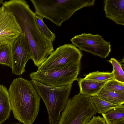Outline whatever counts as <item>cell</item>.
Instances as JSON below:
<instances>
[{"label":"cell","instance_id":"1","mask_svg":"<svg viewBox=\"0 0 124 124\" xmlns=\"http://www.w3.org/2000/svg\"><path fill=\"white\" fill-rule=\"evenodd\" d=\"M12 12L30 45L31 59L38 67L54 51L53 43L46 40L37 26L35 13L24 0L6 1L2 5Z\"/></svg>","mask_w":124,"mask_h":124},{"label":"cell","instance_id":"2","mask_svg":"<svg viewBox=\"0 0 124 124\" xmlns=\"http://www.w3.org/2000/svg\"><path fill=\"white\" fill-rule=\"evenodd\" d=\"M14 118L24 124H32L38 115L40 98L30 81L14 79L8 90Z\"/></svg>","mask_w":124,"mask_h":124},{"label":"cell","instance_id":"3","mask_svg":"<svg viewBox=\"0 0 124 124\" xmlns=\"http://www.w3.org/2000/svg\"><path fill=\"white\" fill-rule=\"evenodd\" d=\"M35 13L50 20L58 26L69 19L77 11L92 6L95 0H30Z\"/></svg>","mask_w":124,"mask_h":124},{"label":"cell","instance_id":"4","mask_svg":"<svg viewBox=\"0 0 124 124\" xmlns=\"http://www.w3.org/2000/svg\"><path fill=\"white\" fill-rule=\"evenodd\" d=\"M30 81L46 106L49 124H57L61 113L69 100L72 83L55 87L44 85L32 79Z\"/></svg>","mask_w":124,"mask_h":124},{"label":"cell","instance_id":"5","mask_svg":"<svg viewBox=\"0 0 124 124\" xmlns=\"http://www.w3.org/2000/svg\"><path fill=\"white\" fill-rule=\"evenodd\" d=\"M97 113L91 96L79 92L69 99L57 124H85Z\"/></svg>","mask_w":124,"mask_h":124},{"label":"cell","instance_id":"6","mask_svg":"<svg viewBox=\"0 0 124 124\" xmlns=\"http://www.w3.org/2000/svg\"><path fill=\"white\" fill-rule=\"evenodd\" d=\"M80 60L63 67L31 73V79L48 86L60 87L77 80L80 70Z\"/></svg>","mask_w":124,"mask_h":124},{"label":"cell","instance_id":"7","mask_svg":"<svg viewBox=\"0 0 124 124\" xmlns=\"http://www.w3.org/2000/svg\"><path fill=\"white\" fill-rule=\"evenodd\" d=\"M81 51L72 44L60 46L53 51L39 67L37 70L44 71L64 67L81 60Z\"/></svg>","mask_w":124,"mask_h":124},{"label":"cell","instance_id":"8","mask_svg":"<svg viewBox=\"0 0 124 124\" xmlns=\"http://www.w3.org/2000/svg\"><path fill=\"white\" fill-rule=\"evenodd\" d=\"M70 40L72 44L80 50L101 58H106L111 51L110 42L105 41L101 36L98 34L83 33L75 36Z\"/></svg>","mask_w":124,"mask_h":124},{"label":"cell","instance_id":"9","mask_svg":"<svg viewBox=\"0 0 124 124\" xmlns=\"http://www.w3.org/2000/svg\"><path fill=\"white\" fill-rule=\"evenodd\" d=\"M11 46L12 73L21 75L25 71L26 64L31 57V48L24 33L22 32Z\"/></svg>","mask_w":124,"mask_h":124},{"label":"cell","instance_id":"10","mask_svg":"<svg viewBox=\"0 0 124 124\" xmlns=\"http://www.w3.org/2000/svg\"><path fill=\"white\" fill-rule=\"evenodd\" d=\"M22 32L13 13L2 5L0 7V43L11 45Z\"/></svg>","mask_w":124,"mask_h":124},{"label":"cell","instance_id":"11","mask_svg":"<svg viewBox=\"0 0 124 124\" xmlns=\"http://www.w3.org/2000/svg\"><path fill=\"white\" fill-rule=\"evenodd\" d=\"M104 2L106 17L117 24L124 25V0H105Z\"/></svg>","mask_w":124,"mask_h":124},{"label":"cell","instance_id":"12","mask_svg":"<svg viewBox=\"0 0 124 124\" xmlns=\"http://www.w3.org/2000/svg\"><path fill=\"white\" fill-rule=\"evenodd\" d=\"M80 92L86 95L93 96L98 94L107 82H99L84 78H78Z\"/></svg>","mask_w":124,"mask_h":124},{"label":"cell","instance_id":"13","mask_svg":"<svg viewBox=\"0 0 124 124\" xmlns=\"http://www.w3.org/2000/svg\"><path fill=\"white\" fill-rule=\"evenodd\" d=\"M11 110L8 90L3 85H0V124L9 118Z\"/></svg>","mask_w":124,"mask_h":124},{"label":"cell","instance_id":"14","mask_svg":"<svg viewBox=\"0 0 124 124\" xmlns=\"http://www.w3.org/2000/svg\"><path fill=\"white\" fill-rule=\"evenodd\" d=\"M96 95L99 98L113 104L122 105L124 103V96L109 91L103 87Z\"/></svg>","mask_w":124,"mask_h":124},{"label":"cell","instance_id":"15","mask_svg":"<svg viewBox=\"0 0 124 124\" xmlns=\"http://www.w3.org/2000/svg\"><path fill=\"white\" fill-rule=\"evenodd\" d=\"M106 124H112L119 121L124 119V106L111 110L102 114Z\"/></svg>","mask_w":124,"mask_h":124},{"label":"cell","instance_id":"16","mask_svg":"<svg viewBox=\"0 0 124 124\" xmlns=\"http://www.w3.org/2000/svg\"><path fill=\"white\" fill-rule=\"evenodd\" d=\"M91 98L99 114L105 113L111 110L121 107L122 105L113 104L99 98L96 95L91 97Z\"/></svg>","mask_w":124,"mask_h":124},{"label":"cell","instance_id":"17","mask_svg":"<svg viewBox=\"0 0 124 124\" xmlns=\"http://www.w3.org/2000/svg\"><path fill=\"white\" fill-rule=\"evenodd\" d=\"M43 18L39 16L36 15L35 16L37 26L42 35L48 42L53 43L55 40L56 35L47 26L43 21Z\"/></svg>","mask_w":124,"mask_h":124},{"label":"cell","instance_id":"18","mask_svg":"<svg viewBox=\"0 0 124 124\" xmlns=\"http://www.w3.org/2000/svg\"><path fill=\"white\" fill-rule=\"evenodd\" d=\"M11 45L7 44H0V64L10 67L11 66Z\"/></svg>","mask_w":124,"mask_h":124},{"label":"cell","instance_id":"19","mask_svg":"<svg viewBox=\"0 0 124 124\" xmlns=\"http://www.w3.org/2000/svg\"><path fill=\"white\" fill-rule=\"evenodd\" d=\"M85 78L99 82H107L114 79L112 72L99 71L91 72L86 75Z\"/></svg>","mask_w":124,"mask_h":124},{"label":"cell","instance_id":"20","mask_svg":"<svg viewBox=\"0 0 124 124\" xmlns=\"http://www.w3.org/2000/svg\"><path fill=\"white\" fill-rule=\"evenodd\" d=\"M103 88L111 92L124 96V83L114 79L108 81Z\"/></svg>","mask_w":124,"mask_h":124},{"label":"cell","instance_id":"21","mask_svg":"<svg viewBox=\"0 0 124 124\" xmlns=\"http://www.w3.org/2000/svg\"><path fill=\"white\" fill-rule=\"evenodd\" d=\"M108 61L113 66L112 72L114 79L119 82L124 83V72L121 64L114 58H111Z\"/></svg>","mask_w":124,"mask_h":124},{"label":"cell","instance_id":"22","mask_svg":"<svg viewBox=\"0 0 124 124\" xmlns=\"http://www.w3.org/2000/svg\"><path fill=\"white\" fill-rule=\"evenodd\" d=\"M85 124H106L103 118L100 116H93L90 121Z\"/></svg>","mask_w":124,"mask_h":124},{"label":"cell","instance_id":"23","mask_svg":"<svg viewBox=\"0 0 124 124\" xmlns=\"http://www.w3.org/2000/svg\"><path fill=\"white\" fill-rule=\"evenodd\" d=\"M112 124H124V119L114 123Z\"/></svg>","mask_w":124,"mask_h":124},{"label":"cell","instance_id":"24","mask_svg":"<svg viewBox=\"0 0 124 124\" xmlns=\"http://www.w3.org/2000/svg\"><path fill=\"white\" fill-rule=\"evenodd\" d=\"M4 0H0V4H2L4 3Z\"/></svg>","mask_w":124,"mask_h":124},{"label":"cell","instance_id":"25","mask_svg":"<svg viewBox=\"0 0 124 124\" xmlns=\"http://www.w3.org/2000/svg\"><path fill=\"white\" fill-rule=\"evenodd\" d=\"M21 124L18 123H16V124Z\"/></svg>","mask_w":124,"mask_h":124},{"label":"cell","instance_id":"26","mask_svg":"<svg viewBox=\"0 0 124 124\" xmlns=\"http://www.w3.org/2000/svg\"><path fill=\"white\" fill-rule=\"evenodd\" d=\"M1 44V43H0V44Z\"/></svg>","mask_w":124,"mask_h":124}]
</instances>
